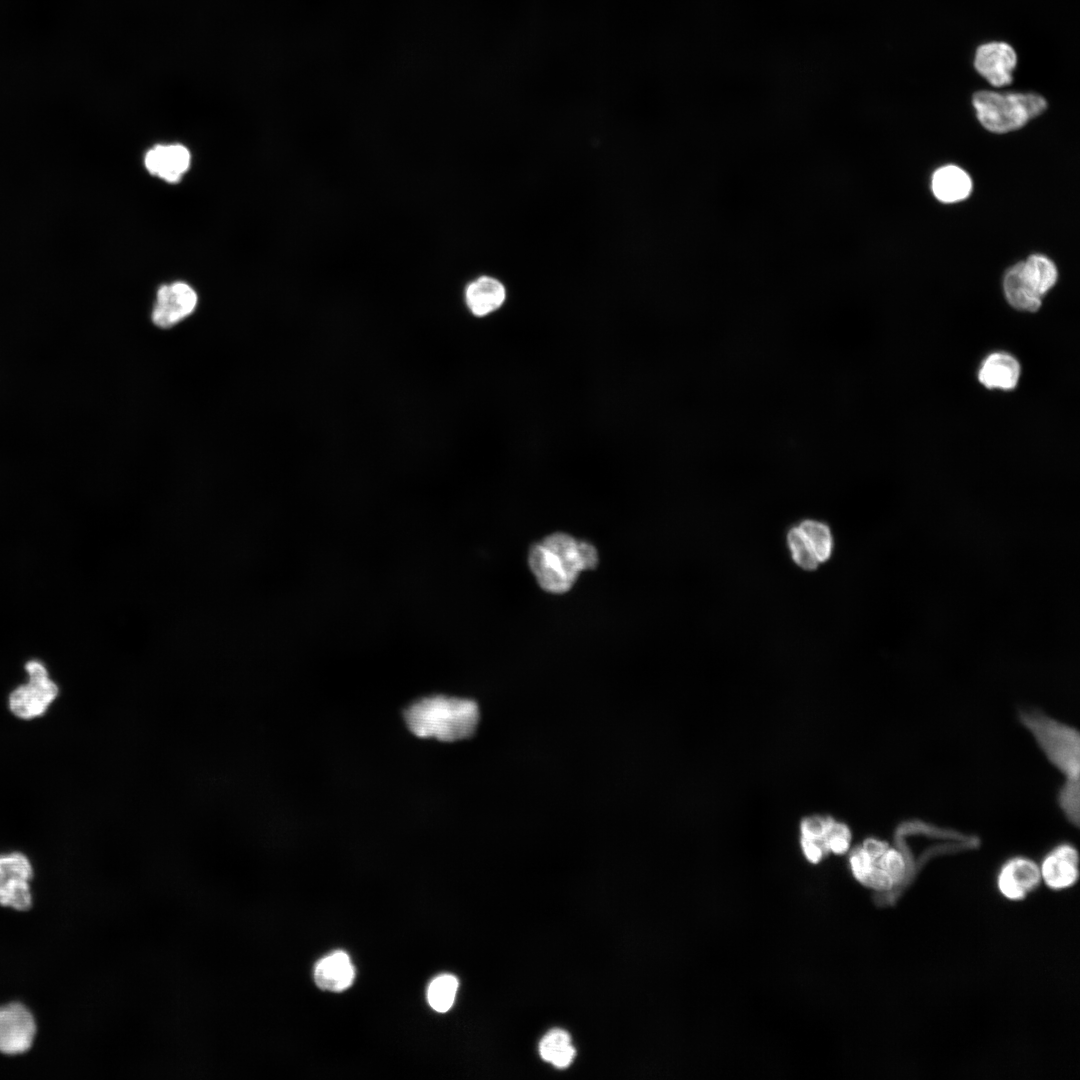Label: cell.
<instances>
[{
    "mask_svg": "<svg viewBox=\"0 0 1080 1080\" xmlns=\"http://www.w3.org/2000/svg\"><path fill=\"white\" fill-rule=\"evenodd\" d=\"M197 304V294L183 282L163 285L158 289L152 312L153 322L168 328L190 315Z\"/></svg>",
    "mask_w": 1080,
    "mask_h": 1080,
    "instance_id": "cell-9",
    "label": "cell"
},
{
    "mask_svg": "<svg viewBox=\"0 0 1080 1080\" xmlns=\"http://www.w3.org/2000/svg\"><path fill=\"white\" fill-rule=\"evenodd\" d=\"M799 843L804 857L811 864H819L825 857L823 850L814 841L800 837Z\"/></svg>",
    "mask_w": 1080,
    "mask_h": 1080,
    "instance_id": "cell-25",
    "label": "cell"
},
{
    "mask_svg": "<svg viewBox=\"0 0 1080 1080\" xmlns=\"http://www.w3.org/2000/svg\"><path fill=\"white\" fill-rule=\"evenodd\" d=\"M1042 881L1040 866L1030 858L1015 856L1001 866L997 875L999 892L1008 900L1022 901Z\"/></svg>",
    "mask_w": 1080,
    "mask_h": 1080,
    "instance_id": "cell-8",
    "label": "cell"
},
{
    "mask_svg": "<svg viewBox=\"0 0 1080 1080\" xmlns=\"http://www.w3.org/2000/svg\"><path fill=\"white\" fill-rule=\"evenodd\" d=\"M1019 722L1033 736L1047 760L1063 777L1056 801L1065 819L1079 827L1080 734L1079 731L1040 709H1022Z\"/></svg>",
    "mask_w": 1080,
    "mask_h": 1080,
    "instance_id": "cell-1",
    "label": "cell"
},
{
    "mask_svg": "<svg viewBox=\"0 0 1080 1080\" xmlns=\"http://www.w3.org/2000/svg\"><path fill=\"white\" fill-rule=\"evenodd\" d=\"M972 189L969 175L955 165H947L935 171L932 177V190L935 197L944 203H953L967 198Z\"/></svg>",
    "mask_w": 1080,
    "mask_h": 1080,
    "instance_id": "cell-16",
    "label": "cell"
},
{
    "mask_svg": "<svg viewBox=\"0 0 1080 1080\" xmlns=\"http://www.w3.org/2000/svg\"><path fill=\"white\" fill-rule=\"evenodd\" d=\"M28 682L16 687L8 697L10 711L18 718L32 720L45 714L58 696L57 684L49 678L43 663L31 660L25 665Z\"/></svg>",
    "mask_w": 1080,
    "mask_h": 1080,
    "instance_id": "cell-6",
    "label": "cell"
},
{
    "mask_svg": "<svg viewBox=\"0 0 1080 1080\" xmlns=\"http://www.w3.org/2000/svg\"><path fill=\"white\" fill-rule=\"evenodd\" d=\"M506 298L504 285L497 279L482 276L466 288L465 301L472 314L486 316L502 306Z\"/></svg>",
    "mask_w": 1080,
    "mask_h": 1080,
    "instance_id": "cell-15",
    "label": "cell"
},
{
    "mask_svg": "<svg viewBox=\"0 0 1080 1080\" xmlns=\"http://www.w3.org/2000/svg\"><path fill=\"white\" fill-rule=\"evenodd\" d=\"M354 977V967L344 951H335L322 958L314 971L317 986L332 992L347 989L353 983Z\"/></svg>",
    "mask_w": 1080,
    "mask_h": 1080,
    "instance_id": "cell-14",
    "label": "cell"
},
{
    "mask_svg": "<svg viewBox=\"0 0 1080 1080\" xmlns=\"http://www.w3.org/2000/svg\"><path fill=\"white\" fill-rule=\"evenodd\" d=\"M852 832L848 824L827 815L825 844L828 853L844 855L850 850Z\"/></svg>",
    "mask_w": 1080,
    "mask_h": 1080,
    "instance_id": "cell-23",
    "label": "cell"
},
{
    "mask_svg": "<svg viewBox=\"0 0 1080 1080\" xmlns=\"http://www.w3.org/2000/svg\"><path fill=\"white\" fill-rule=\"evenodd\" d=\"M1020 377V364L1005 352L988 355L978 371L980 383L988 389L1012 390Z\"/></svg>",
    "mask_w": 1080,
    "mask_h": 1080,
    "instance_id": "cell-13",
    "label": "cell"
},
{
    "mask_svg": "<svg viewBox=\"0 0 1080 1080\" xmlns=\"http://www.w3.org/2000/svg\"><path fill=\"white\" fill-rule=\"evenodd\" d=\"M34 870L30 859L22 852L0 854V881L20 878L32 881Z\"/></svg>",
    "mask_w": 1080,
    "mask_h": 1080,
    "instance_id": "cell-22",
    "label": "cell"
},
{
    "mask_svg": "<svg viewBox=\"0 0 1080 1080\" xmlns=\"http://www.w3.org/2000/svg\"><path fill=\"white\" fill-rule=\"evenodd\" d=\"M190 165V153L179 144L157 145L145 156L147 170L168 182H177Z\"/></svg>",
    "mask_w": 1080,
    "mask_h": 1080,
    "instance_id": "cell-12",
    "label": "cell"
},
{
    "mask_svg": "<svg viewBox=\"0 0 1080 1080\" xmlns=\"http://www.w3.org/2000/svg\"><path fill=\"white\" fill-rule=\"evenodd\" d=\"M826 828L827 815H808L803 817L799 823L800 837L812 840L817 843L823 850L825 856L829 854L825 844Z\"/></svg>",
    "mask_w": 1080,
    "mask_h": 1080,
    "instance_id": "cell-24",
    "label": "cell"
},
{
    "mask_svg": "<svg viewBox=\"0 0 1080 1080\" xmlns=\"http://www.w3.org/2000/svg\"><path fill=\"white\" fill-rule=\"evenodd\" d=\"M403 718L418 738L455 742L475 733L480 711L472 699L435 695L414 701L404 710Z\"/></svg>",
    "mask_w": 1080,
    "mask_h": 1080,
    "instance_id": "cell-3",
    "label": "cell"
},
{
    "mask_svg": "<svg viewBox=\"0 0 1080 1080\" xmlns=\"http://www.w3.org/2000/svg\"><path fill=\"white\" fill-rule=\"evenodd\" d=\"M1019 271L1026 287L1037 297L1042 298L1056 283L1055 264L1043 255H1031L1019 262Z\"/></svg>",
    "mask_w": 1080,
    "mask_h": 1080,
    "instance_id": "cell-17",
    "label": "cell"
},
{
    "mask_svg": "<svg viewBox=\"0 0 1080 1080\" xmlns=\"http://www.w3.org/2000/svg\"><path fill=\"white\" fill-rule=\"evenodd\" d=\"M977 117L987 130L1006 133L1023 127L1047 107L1037 94L979 91L973 96Z\"/></svg>",
    "mask_w": 1080,
    "mask_h": 1080,
    "instance_id": "cell-4",
    "label": "cell"
},
{
    "mask_svg": "<svg viewBox=\"0 0 1080 1080\" xmlns=\"http://www.w3.org/2000/svg\"><path fill=\"white\" fill-rule=\"evenodd\" d=\"M31 881L9 878L0 881V906L27 912L33 906Z\"/></svg>",
    "mask_w": 1080,
    "mask_h": 1080,
    "instance_id": "cell-20",
    "label": "cell"
},
{
    "mask_svg": "<svg viewBox=\"0 0 1080 1080\" xmlns=\"http://www.w3.org/2000/svg\"><path fill=\"white\" fill-rule=\"evenodd\" d=\"M458 980L450 974L437 976L428 987L427 998L430 1006L437 1012L448 1011L455 1000Z\"/></svg>",
    "mask_w": 1080,
    "mask_h": 1080,
    "instance_id": "cell-21",
    "label": "cell"
},
{
    "mask_svg": "<svg viewBox=\"0 0 1080 1080\" xmlns=\"http://www.w3.org/2000/svg\"><path fill=\"white\" fill-rule=\"evenodd\" d=\"M37 1021L30 1008L20 1001L0 1005V1054L27 1053L37 1035Z\"/></svg>",
    "mask_w": 1080,
    "mask_h": 1080,
    "instance_id": "cell-7",
    "label": "cell"
},
{
    "mask_svg": "<svg viewBox=\"0 0 1080 1080\" xmlns=\"http://www.w3.org/2000/svg\"><path fill=\"white\" fill-rule=\"evenodd\" d=\"M1041 878L1052 890L1074 886L1079 879V853L1070 843H1061L1050 850L1040 865Z\"/></svg>",
    "mask_w": 1080,
    "mask_h": 1080,
    "instance_id": "cell-10",
    "label": "cell"
},
{
    "mask_svg": "<svg viewBox=\"0 0 1080 1080\" xmlns=\"http://www.w3.org/2000/svg\"><path fill=\"white\" fill-rule=\"evenodd\" d=\"M786 543L792 561L805 571H814L830 560L834 539L824 521L804 519L790 527Z\"/></svg>",
    "mask_w": 1080,
    "mask_h": 1080,
    "instance_id": "cell-5",
    "label": "cell"
},
{
    "mask_svg": "<svg viewBox=\"0 0 1080 1080\" xmlns=\"http://www.w3.org/2000/svg\"><path fill=\"white\" fill-rule=\"evenodd\" d=\"M1017 57L1013 48L1004 42L981 45L976 52V70L993 86L1001 87L1012 82V72Z\"/></svg>",
    "mask_w": 1080,
    "mask_h": 1080,
    "instance_id": "cell-11",
    "label": "cell"
},
{
    "mask_svg": "<svg viewBox=\"0 0 1080 1080\" xmlns=\"http://www.w3.org/2000/svg\"><path fill=\"white\" fill-rule=\"evenodd\" d=\"M1004 293L1009 304L1021 311L1035 312L1041 306V298L1034 295L1024 284L1018 263L1005 274Z\"/></svg>",
    "mask_w": 1080,
    "mask_h": 1080,
    "instance_id": "cell-19",
    "label": "cell"
},
{
    "mask_svg": "<svg viewBox=\"0 0 1080 1080\" xmlns=\"http://www.w3.org/2000/svg\"><path fill=\"white\" fill-rule=\"evenodd\" d=\"M541 1057L558 1068L567 1067L575 1056L569 1034L561 1029L550 1030L540 1041Z\"/></svg>",
    "mask_w": 1080,
    "mask_h": 1080,
    "instance_id": "cell-18",
    "label": "cell"
},
{
    "mask_svg": "<svg viewBox=\"0 0 1080 1080\" xmlns=\"http://www.w3.org/2000/svg\"><path fill=\"white\" fill-rule=\"evenodd\" d=\"M598 561L597 549L591 543L563 532L546 536L528 554V564L538 585L552 594L568 592L580 573L596 568Z\"/></svg>",
    "mask_w": 1080,
    "mask_h": 1080,
    "instance_id": "cell-2",
    "label": "cell"
}]
</instances>
